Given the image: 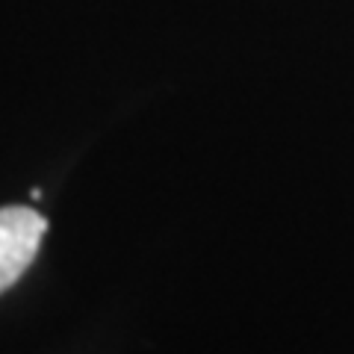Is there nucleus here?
I'll return each mask as SVG.
<instances>
[{"label":"nucleus","instance_id":"1","mask_svg":"<svg viewBox=\"0 0 354 354\" xmlns=\"http://www.w3.org/2000/svg\"><path fill=\"white\" fill-rule=\"evenodd\" d=\"M44 234H48V218L32 207L0 209V292L21 281L27 266L36 260Z\"/></svg>","mask_w":354,"mask_h":354}]
</instances>
